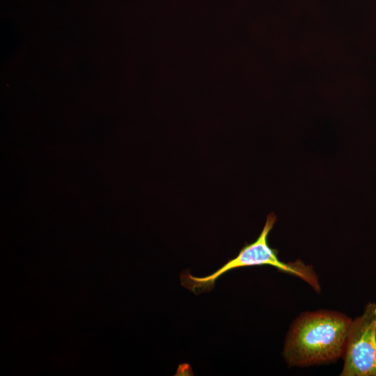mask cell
Returning a JSON list of instances; mask_svg holds the SVG:
<instances>
[{"label":"cell","instance_id":"obj_1","mask_svg":"<svg viewBox=\"0 0 376 376\" xmlns=\"http://www.w3.org/2000/svg\"><path fill=\"white\" fill-rule=\"evenodd\" d=\"M352 319L344 313L319 310L304 312L291 324L283 350L290 367L334 362L341 358Z\"/></svg>","mask_w":376,"mask_h":376},{"label":"cell","instance_id":"obj_2","mask_svg":"<svg viewBox=\"0 0 376 376\" xmlns=\"http://www.w3.org/2000/svg\"><path fill=\"white\" fill-rule=\"evenodd\" d=\"M276 220V215L274 212L269 213L257 239L251 243L245 244L235 258L228 260L210 275L197 277L191 274L188 270L183 272L180 276L181 285L198 295L212 290L217 279L227 272L244 267L270 265L279 272L301 279L316 292H320L321 287L319 279L312 266L301 260L283 262L279 258V251L269 246L268 236Z\"/></svg>","mask_w":376,"mask_h":376},{"label":"cell","instance_id":"obj_3","mask_svg":"<svg viewBox=\"0 0 376 376\" xmlns=\"http://www.w3.org/2000/svg\"><path fill=\"white\" fill-rule=\"evenodd\" d=\"M341 358L340 376H376V303L352 320Z\"/></svg>","mask_w":376,"mask_h":376}]
</instances>
